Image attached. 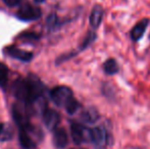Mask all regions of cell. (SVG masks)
Here are the masks:
<instances>
[{"instance_id":"1","label":"cell","mask_w":150,"mask_h":149,"mask_svg":"<svg viewBox=\"0 0 150 149\" xmlns=\"http://www.w3.org/2000/svg\"><path fill=\"white\" fill-rule=\"evenodd\" d=\"M43 85L37 79L18 80L13 84V94L25 104H34L43 99Z\"/></svg>"},{"instance_id":"2","label":"cell","mask_w":150,"mask_h":149,"mask_svg":"<svg viewBox=\"0 0 150 149\" xmlns=\"http://www.w3.org/2000/svg\"><path fill=\"white\" fill-rule=\"evenodd\" d=\"M50 97H51L52 101L57 106L65 107L69 104V102L74 98V96L73 92L69 87L58 86V87L52 89L51 93H50Z\"/></svg>"},{"instance_id":"3","label":"cell","mask_w":150,"mask_h":149,"mask_svg":"<svg viewBox=\"0 0 150 149\" xmlns=\"http://www.w3.org/2000/svg\"><path fill=\"white\" fill-rule=\"evenodd\" d=\"M71 138L76 144L91 141V130L85 128L78 123H71Z\"/></svg>"},{"instance_id":"4","label":"cell","mask_w":150,"mask_h":149,"mask_svg":"<svg viewBox=\"0 0 150 149\" xmlns=\"http://www.w3.org/2000/svg\"><path fill=\"white\" fill-rule=\"evenodd\" d=\"M16 18L21 20H25V22H31V20H36L41 16V10L40 8L35 7L30 4H26V5L22 6L16 12Z\"/></svg>"},{"instance_id":"5","label":"cell","mask_w":150,"mask_h":149,"mask_svg":"<svg viewBox=\"0 0 150 149\" xmlns=\"http://www.w3.org/2000/svg\"><path fill=\"white\" fill-rule=\"evenodd\" d=\"M43 121L49 130H55L60 121V117L57 112L53 109H44Z\"/></svg>"},{"instance_id":"6","label":"cell","mask_w":150,"mask_h":149,"mask_svg":"<svg viewBox=\"0 0 150 149\" xmlns=\"http://www.w3.org/2000/svg\"><path fill=\"white\" fill-rule=\"evenodd\" d=\"M91 141L99 149H104L107 144L106 132L102 128H94L91 130Z\"/></svg>"},{"instance_id":"7","label":"cell","mask_w":150,"mask_h":149,"mask_svg":"<svg viewBox=\"0 0 150 149\" xmlns=\"http://www.w3.org/2000/svg\"><path fill=\"white\" fill-rule=\"evenodd\" d=\"M6 53L9 56H11V57L23 60V61H29V60L32 59V57H33V54H32L31 52L18 49V48L14 47V46H10V47L6 48Z\"/></svg>"},{"instance_id":"8","label":"cell","mask_w":150,"mask_h":149,"mask_svg":"<svg viewBox=\"0 0 150 149\" xmlns=\"http://www.w3.org/2000/svg\"><path fill=\"white\" fill-rule=\"evenodd\" d=\"M148 25H149L148 18H144V20H140V22L132 29V31H131V38H132L134 41L140 40L141 38L143 37V35H144Z\"/></svg>"},{"instance_id":"9","label":"cell","mask_w":150,"mask_h":149,"mask_svg":"<svg viewBox=\"0 0 150 149\" xmlns=\"http://www.w3.org/2000/svg\"><path fill=\"white\" fill-rule=\"evenodd\" d=\"M103 14H104V11H103V8L101 6H94L90 14V25L92 28L97 29L100 26L103 18Z\"/></svg>"},{"instance_id":"10","label":"cell","mask_w":150,"mask_h":149,"mask_svg":"<svg viewBox=\"0 0 150 149\" xmlns=\"http://www.w3.org/2000/svg\"><path fill=\"white\" fill-rule=\"evenodd\" d=\"M53 141L57 148H64L67 144V132L61 128H56L53 133Z\"/></svg>"},{"instance_id":"11","label":"cell","mask_w":150,"mask_h":149,"mask_svg":"<svg viewBox=\"0 0 150 149\" xmlns=\"http://www.w3.org/2000/svg\"><path fill=\"white\" fill-rule=\"evenodd\" d=\"M13 136V130L8 124H0V141H7Z\"/></svg>"},{"instance_id":"12","label":"cell","mask_w":150,"mask_h":149,"mask_svg":"<svg viewBox=\"0 0 150 149\" xmlns=\"http://www.w3.org/2000/svg\"><path fill=\"white\" fill-rule=\"evenodd\" d=\"M104 68V72L108 75H115L119 72V64H117V60L113 58H109L103 64Z\"/></svg>"},{"instance_id":"13","label":"cell","mask_w":150,"mask_h":149,"mask_svg":"<svg viewBox=\"0 0 150 149\" xmlns=\"http://www.w3.org/2000/svg\"><path fill=\"white\" fill-rule=\"evenodd\" d=\"M82 117H83V119L86 123L93 124L98 119L99 114H98V112H97V110L94 109V108H88V109H86L85 112H83Z\"/></svg>"},{"instance_id":"14","label":"cell","mask_w":150,"mask_h":149,"mask_svg":"<svg viewBox=\"0 0 150 149\" xmlns=\"http://www.w3.org/2000/svg\"><path fill=\"white\" fill-rule=\"evenodd\" d=\"M8 81V68L5 64H0V87H5Z\"/></svg>"},{"instance_id":"15","label":"cell","mask_w":150,"mask_h":149,"mask_svg":"<svg viewBox=\"0 0 150 149\" xmlns=\"http://www.w3.org/2000/svg\"><path fill=\"white\" fill-rule=\"evenodd\" d=\"M79 106H80L79 102H78L75 98H73L64 108H65V110L69 113V114H73V113H75L76 112H77V109L79 108Z\"/></svg>"},{"instance_id":"16","label":"cell","mask_w":150,"mask_h":149,"mask_svg":"<svg viewBox=\"0 0 150 149\" xmlns=\"http://www.w3.org/2000/svg\"><path fill=\"white\" fill-rule=\"evenodd\" d=\"M95 37H96L95 33H89V34H88L85 38V41H84L83 45H82V48H86L90 43H92L93 40L95 39Z\"/></svg>"},{"instance_id":"17","label":"cell","mask_w":150,"mask_h":149,"mask_svg":"<svg viewBox=\"0 0 150 149\" xmlns=\"http://www.w3.org/2000/svg\"><path fill=\"white\" fill-rule=\"evenodd\" d=\"M2 1L8 7H14V6H18L22 3V0H2Z\"/></svg>"},{"instance_id":"18","label":"cell","mask_w":150,"mask_h":149,"mask_svg":"<svg viewBox=\"0 0 150 149\" xmlns=\"http://www.w3.org/2000/svg\"><path fill=\"white\" fill-rule=\"evenodd\" d=\"M35 2H37V3H42V2H44L45 0H34Z\"/></svg>"}]
</instances>
